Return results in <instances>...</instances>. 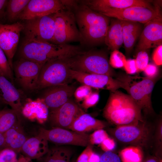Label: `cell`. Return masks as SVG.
<instances>
[{
    "instance_id": "obj_33",
    "label": "cell",
    "mask_w": 162,
    "mask_h": 162,
    "mask_svg": "<svg viewBox=\"0 0 162 162\" xmlns=\"http://www.w3.org/2000/svg\"><path fill=\"white\" fill-rule=\"evenodd\" d=\"M109 136L106 132L103 129L96 130L89 135V145H100L104 140Z\"/></svg>"
},
{
    "instance_id": "obj_36",
    "label": "cell",
    "mask_w": 162,
    "mask_h": 162,
    "mask_svg": "<svg viewBox=\"0 0 162 162\" xmlns=\"http://www.w3.org/2000/svg\"><path fill=\"white\" fill-rule=\"evenodd\" d=\"M92 88L85 85L76 88L74 95L78 102L82 101L92 92Z\"/></svg>"
},
{
    "instance_id": "obj_42",
    "label": "cell",
    "mask_w": 162,
    "mask_h": 162,
    "mask_svg": "<svg viewBox=\"0 0 162 162\" xmlns=\"http://www.w3.org/2000/svg\"><path fill=\"white\" fill-rule=\"evenodd\" d=\"M143 71L146 77L154 79L158 74V70L155 65L150 64L147 65Z\"/></svg>"
},
{
    "instance_id": "obj_41",
    "label": "cell",
    "mask_w": 162,
    "mask_h": 162,
    "mask_svg": "<svg viewBox=\"0 0 162 162\" xmlns=\"http://www.w3.org/2000/svg\"><path fill=\"white\" fill-rule=\"evenodd\" d=\"M100 145L102 149L106 152L111 151L114 149L116 144L114 139L109 136L104 140Z\"/></svg>"
},
{
    "instance_id": "obj_5",
    "label": "cell",
    "mask_w": 162,
    "mask_h": 162,
    "mask_svg": "<svg viewBox=\"0 0 162 162\" xmlns=\"http://www.w3.org/2000/svg\"><path fill=\"white\" fill-rule=\"evenodd\" d=\"M68 62L70 69L76 71L111 76L115 74L106 55L102 52L82 51L69 58Z\"/></svg>"
},
{
    "instance_id": "obj_35",
    "label": "cell",
    "mask_w": 162,
    "mask_h": 162,
    "mask_svg": "<svg viewBox=\"0 0 162 162\" xmlns=\"http://www.w3.org/2000/svg\"><path fill=\"white\" fill-rule=\"evenodd\" d=\"M17 153L13 150L4 148L0 150V162H17Z\"/></svg>"
},
{
    "instance_id": "obj_21",
    "label": "cell",
    "mask_w": 162,
    "mask_h": 162,
    "mask_svg": "<svg viewBox=\"0 0 162 162\" xmlns=\"http://www.w3.org/2000/svg\"><path fill=\"white\" fill-rule=\"evenodd\" d=\"M48 142L44 137L38 134L36 136L28 138L20 152L31 160L39 159L49 151Z\"/></svg>"
},
{
    "instance_id": "obj_34",
    "label": "cell",
    "mask_w": 162,
    "mask_h": 162,
    "mask_svg": "<svg viewBox=\"0 0 162 162\" xmlns=\"http://www.w3.org/2000/svg\"><path fill=\"white\" fill-rule=\"evenodd\" d=\"M135 60L139 72L143 71L148 64L149 61L148 56L146 50L138 52Z\"/></svg>"
},
{
    "instance_id": "obj_25",
    "label": "cell",
    "mask_w": 162,
    "mask_h": 162,
    "mask_svg": "<svg viewBox=\"0 0 162 162\" xmlns=\"http://www.w3.org/2000/svg\"><path fill=\"white\" fill-rule=\"evenodd\" d=\"M106 126V124L103 121L95 118L84 112L76 118L69 129L78 132L86 133L103 129Z\"/></svg>"
},
{
    "instance_id": "obj_29",
    "label": "cell",
    "mask_w": 162,
    "mask_h": 162,
    "mask_svg": "<svg viewBox=\"0 0 162 162\" xmlns=\"http://www.w3.org/2000/svg\"><path fill=\"white\" fill-rule=\"evenodd\" d=\"M30 0H8L6 11V19L10 22L18 19Z\"/></svg>"
},
{
    "instance_id": "obj_47",
    "label": "cell",
    "mask_w": 162,
    "mask_h": 162,
    "mask_svg": "<svg viewBox=\"0 0 162 162\" xmlns=\"http://www.w3.org/2000/svg\"><path fill=\"white\" fill-rule=\"evenodd\" d=\"M17 162H33L32 160L27 158L22 154H20Z\"/></svg>"
},
{
    "instance_id": "obj_2",
    "label": "cell",
    "mask_w": 162,
    "mask_h": 162,
    "mask_svg": "<svg viewBox=\"0 0 162 162\" xmlns=\"http://www.w3.org/2000/svg\"><path fill=\"white\" fill-rule=\"evenodd\" d=\"M141 111L130 95L116 90L111 91L103 115L108 121L116 126L135 125L144 121Z\"/></svg>"
},
{
    "instance_id": "obj_31",
    "label": "cell",
    "mask_w": 162,
    "mask_h": 162,
    "mask_svg": "<svg viewBox=\"0 0 162 162\" xmlns=\"http://www.w3.org/2000/svg\"><path fill=\"white\" fill-rule=\"evenodd\" d=\"M12 70L6 55L0 48V73L13 84L14 78Z\"/></svg>"
},
{
    "instance_id": "obj_44",
    "label": "cell",
    "mask_w": 162,
    "mask_h": 162,
    "mask_svg": "<svg viewBox=\"0 0 162 162\" xmlns=\"http://www.w3.org/2000/svg\"><path fill=\"white\" fill-rule=\"evenodd\" d=\"M8 2V0H0V23L6 19V11Z\"/></svg>"
},
{
    "instance_id": "obj_6",
    "label": "cell",
    "mask_w": 162,
    "mask_h": 162,
    "mask_svg": "<svg viewBox=\"0 0 162 162\" xmlns=\"http://www.w3.org/2000/svg\"><path fill=\"white\" fill-rule=\"evenodd\" d=\"M69 58H57L46 62L41 70L36 90L68 84L71 79Z\"/></svg>"
},
{
    "instance_id": "obj_30",
    "label": "cell",
    "mask_w": 162,
    "mask_h": 162,
    "mask_svg": "<svg viewBox=\"0 0 162 162\" xmlns=\"http://www.w3.org/2000/svg\"><path fill=\"white\" fill-rule=\"evenodd\" d=\"M122 162H142L143 154L142 148L131 145L122 149L120 153Z\"/></svg>"
},
{
    "instance_id": "obj_7",
    "label": "cell",
    "mask_w": 162,
    "mask_h": 162,
    "mask_svg": "<svg viewBox=\"0 0 162 162\" xmlns=\"http://www.w3.org/2000/svg\"><path fill=\"white\" fill-rule=\"evenodd\" d=\"M54 33L52 43L68 44L72 42L83 43V39L77 26L75 14L69 9L60 10L54 14Z\"/></svg>"
},
{
    "instance_id": "obj_15",
    "label": "cell",
    "mask_w": 162,
    "mask_h": 162,
    "mask_svg": "<svg viewBox=\"0 0 162 162\" xmlns=\"http://www.w3.org/2000/svg\"><path fill=\"white\" fill-rule=\"evenodd\" d=\"M71 79L91 88L113 91L121 88L120 82L116 79L106 75L91 74L70 69Z\"/></svg>"
},
{
    "instance_id": "obj_46",
    "label": "cell",
    "mask_w": 162,
    "mask_h": 162,
    "mask_svg": "<svg viewBox=\"0 0 162 162\" xmlns=\"http://www.w3.org/2000/svg\"><path fill=\"white\" fill-rule=\"evenodd\" d=\"M100 157L94 151L91 154L88 162H100Z\"/></svg>"
},
{
    "instance_id": "obj_3",
    "label": "cell",
    "mask_w": 162,
    "mask_h": 162,
    "mask_svg": "<svg viewBox=\"0 0 162 162\" xmlns=\"http://www.w3.org/2000/svg\"><path fill=\"white\" fill-rule=\"evenodd\" d=\"M74 14L83 43L94 45L104 43L109 17L93 10L84 3Z\"/></svg>"
},
{
    "instance_id": "obj_26",
    "label": "cell",
    "mask_w": 162,
    "mask_h": 162,
    "mask_svg": "<svg viewBox=\"0 0 162 162\" xmlns=\"http://www.w3.org/2000/svg\"><path fill=\"white\" fill-rule=\"evenodd\" d=\"M18 122L3 134L4 148L11 149L17 153L20 152L22 146L28 139Z\"/></svg>"
},
{
    "instance_id": "obj_14",
    "label": "cell",
    "mask_w": 162,
    "mask_h": 162,
    "mask_svg": "<svg viewBox=\"0 0 162 162\" xmlns=\"http://www.w3.org/2000/svg\"><path fill=\"white\" fill-rule=\"evenodd\" d=\"M66 0H30L18 19L28 20L67 9Z\"/></svg>"
},
{
    "instance_id": "obj_48",
    "label": "cell",
    "mask_w": 162,
    "mask_h": 162,
    "mask_svg": "<svg viewBox=\"0 0 162 162\" xmlns=\"http://www.w3.org/2000/svg\"><path fill=\"white\" fill-rule=\"evenodd\" d=\"M142 162H162V161L156 157H151L147 158Z\"/></svg>"
},
{
    "instance_id": "obj_39",
    "label": "cell",
    "mask_w": 162,
    "mask_h": 162,
    "mask_svg": "<svg viewBox=\"0 0 162 162\" xmlns=\"http://www.w3.org/2000/svg\"><path fill=\"white\" fill-rule=\"evenodd\" d=\"M124 68L126 73L128 74H133L139 72L135 59L127 60Z\"/></svg>"
},
{
    "instance_id": "obj_12",
    "label": "cell",
    "mask_w": 162,
    "mask_h": 162,
    "mask_svg": "<svg viewBox=\"0 0 162 162\" xmlns=\"http://www.w3.org/2000/svg\"><path fill=\"white\" fill-rule=\"evenodd\" d=\"M39 134L48 141L58 145H68L86 147L89 145L88 134L60 128L51 129L41 128Z\"/></svg>"
},
{
    "instance_id": "obj_8",
    "label": "cell",
    "mask_w": 162,
    "mask_h": 162,
    "mask_svg": "<svg viewBox=\"0 0 162 162\" xmlns=\"http://www.w3.org/2000/svg\"><path fill=\"white\" fill-rule=\"evenodd\" d=\"M113 134L120 142L142 148L147 146L151 136L149 128L144 121L135 125L116 126L113 130Z\"/></svg>"
},
{
    "instance_id": "obj_27",
    "label": "cell",
    "mask_w": 162,
    "mask_h": 162,
    "mask_svg": "<svg viewBox=\"0 0 162 162\" xmlns=\"http://www.w3.org/2000/svg\"><path fill=\"white\" fill-rule=\"evenodd\" d=\"M71 150L64 146H57L49 149L47 152L39 159L42 162H70Z\"/></svg>"
},
{
    "instance_id": "obj_1",
    "label": "cell",
    "mask_w": 162,
    "mask_h": 162,
    "mask_svg": "<svg viewBox=\"0 0 162 162\" xmlns=\"http://www.w3.org/2000/svg\"><path fill=\"white\" fill-rule=\"evenodd\" d=\"M82 51L77 46L57 44L25 36L20 47L19 54L20 58L45 64L54 59L69 58Z\"/></svg>"
},
{
    "instance_id": "obj_32",
    "label": "cell",
    "mask_w": 162,
    "mask_h": 162,
    "mask_svg": "<svg viewBox=\"0 0 162 162\" xmlns=\"http://www.w3.org/2000/svg\"><path fill=\"white\" fill-rule=\"evenodd\" d=\"M126 61L124 55L118 50H116L111 53L109 63L111 67L119 68L124 67Z\"/></svg>"
},
{
    "instance_id": "obj_40",
    "label": "cell",
    "mask_w": 162,
    "mask_h": 162,
    "mask_svg": "<svg viewBox=\"0 0 162 162\" xmlns=\"http://www.w3.org/2000/svg\"><path fill=\"white\" fill-rule=\"evenodd\" d=\"M93 152L92 145H88L79 155L76 162H88L90 156Z\"/></svg>"
},
{
    "instance_id": "obj_17",
    "label": "cell",
    "mask_w": 162,
    "mask_h": 162,
    "mask_svg": "<svg viewBox=\"0 0 162 162\" xmlns=\"http://www.w3.org/2000/svg\"><path fill=\"white\" fill-rule=\"evenodd\" d=\"M84 112L73 100L70 99L58 109L51 111L49 117L55 127L69 129L74 120Z\"/></svg>"
},
{
    "instance_id": "obj_22",
    "label": "cell",
    "mask_w": 162,
    "mask_h": 162,
    "mask_svg": "<svg viewBox=\"0 0 162 162\" xmlns=\"http://www.w3.org/2000/svg\"><path fill=\"white\" fill-rule=\"evenodd\" d=\"M49 109L41 98L28 101L23 106L21 114L28 119L40 124L46 122L49 116Z\"/></svg>"
},
{
    "instance_id": "obj_13",
    "label": "cell",
    "mask_w": 162,
    "mask_h": 162,
    "mask_svg": "<svg viewBox=\"0 0 162 162\" xmlns=\"http://www.w3.org/2000/svg\"><path fill=\"white\" fill-rule=\"evenodd\" d=\"M24 29L23 23L19 22L12 24L0 23V48L6 55L12 70L13 59L17 50L20 32Z\"/></svg>"
},
{
    "instance_id": "obj_18",
    "label": "cell",
    "mask_w": 162,
    "mask_h": 162,
    "mask_svg": "<svg viewBox=\"0 0 162 162\" xmlns=\"http://www.w3.org/2000/svg\"><path fill=\"white\" fill-rule=\"evenodd\" d=\"M75 87L68 84L46 88L41 98L51 111L58 109L68 101L74 95Z\"/></svg>"
},
{
    "instance_id": "obj_24",
    "label": "cell",
    "mask_w": 162,
    "mask_h": 162,
    "mask_svg": "<svg viewBox=\"0 0 162 162\" xmlns=\"http://www.w3.org/2000/svg\"><path fill=\"white\" fill-rule=\"evenodd\" d=\"M123 21V42L126 53L127 55L131 52L136 41L140 36L143 28L142 24L139 22Z\"/></svg>"
},
{
    "instance_id": "obj_38",
    "label": "cell",
    "mask_w": 162,
    "mask_h": 162,
    "mask_svg": "<svg viewBox=\"0 0 162 162\" xmlns=\"http://www.w3.org/2000/svg\"><path fill=\"white\" fill-rule=\"evenodd\" d=\"M100 162H121L119 157L111 151L105 152L100 158Z\"/></svg>"
},
{
    "instance_id": "obj_10",
    "label": "cell",
    "mask_w": 162,
    "mask_h": 162,
    "mask_svg": "<svg viewBox=\"0 0 162 162\" xmlns=\"http://www.w3.org/2000/svg\"><path fill=\"white\" fill-rule=\"evenodd\" d=\"M101 14L109 17L141 24H146L150 20L162 16L160 8L156 4L153 8L134 6L111 10Z\"/></svg>"
},
{
    "instance_id": "obj_43",
    "label": "cell",
    "mask_w": 162,
    "mask_h": 162,
    "mask_svg": "<svg viewBox=\"0 0 162 162\" xmlns=\"http://www.w3.org/2000/svg\"><path fill=\"white\" fill-rule=\"evenodd\" d=\"M162 45L156 47L154 50L152 56V59L157 65L162 64Z\"/></svg>"
},
{
    "instance_id": "obj_16",
    "label": "cell",
    "mask_w": 162,
    "mask_h": 162,
    "mask_svg": "<svg viewBox=\"0 0 162 162\" xmlns=\"http://www.w3.org/2000/svg\"><path fill=\"white\" fill-rule=\"evenodd\" d=\"M162 45V16L145 24L140 36L136 52L156 47Z\"/></svg>"
},
{
    "instance_id": "obj_28",
    "label": "cell",
    "mask_w": 162,
    "mask_h": 162,
    "mask_svg": "<svg viewBox=\"0 0 162 162\" xmlns=\"http://www.w3.org/2000/svg\"><path fill=\"white\" fill-rule=\"evenodd\" d=\"M20 115L12 109L0 110V133L3 134L18 122Z\"/></svg>"
},
{
    "instance_id": "obj_23",
    "label": "cell",
    "mask_w": 162,
    "mask_h": 162,
    "mask_svg": "<svg viewBox=\"0 0 162 162\" xmlns=\"http://www.w3.org/2000/svg\"><path fill=\"white\" fill-rule=\"evenodd\" d=\"M122 20L113 18L111 20L104 40V43L112 51L118 50L123 42Z\"/></svg>"
},
{
    "instance_id": "obj_9",
    "label": "cell",
    "mask_w": 162,
    "mask_h": 162,
    "mask_svg": "<svg viewBox=\"0 0 162 162\" xmlns=\"http://www.w3.org/2000/svg\"><path fill=\"white\" fill-rule=\"evenodd\" d=\"M54 14L26 20L23 23L25 36L52 43L55 30Z\"/></svg>"
},
{
    "instance_id": "obj_49",
    "label": "cell",
    "mask_w": 162,
    "mask_h": 162,
    "mask_svg": "<svg viewBox=\"0 0 162 162\" xmlns=\"http://www.w3.org/2000/svg\"><path fill=\"white\" fill-rule=\"evenodd\" d=\"M4 140L3 134L0 133V150L4 148Z\"/></svg>"
},
{
    "instance_id": "obj_11",
    "label": "cell",
    "mask_w": 162,
    "mask_h": 162,
    "mask_svg": "<svg viewBox=\"0 0 162 162\" xmlns=\"http://www.w3.org/2000/svg\"><path fill=\"white\" fill-rule=\"evenodd\" d=\"M44 64L22 58L13 63L16 78L24 89L36 90L39 75Z\"/></svg>"
},
{
    "instance_id": "obj_4",
    "label": "cell",
    "mask_w": 162,
    "mask_h": 162,
    "mask_svg": "<svg viewBox=\"0 0 162 162\" xmlns=\"http://www.w3.org/2000/svg\"><path fill=\"white\" fill-rule=\"evenodd\" d=\"M116 79L142 110L147 114L153 112L151 95L155 84L154 79L124 74Z\"/></svg>"
},
{
    "instance_id": "obj_37",
    "label": "cell",
    "mask_w": 162,
    "mask_h": 162,
    "mask_svg": "<svg viewBox=\"0 0 162 162\" xmlns=\"http://www.w3.org/2000/svg\"><path fill=\"white\" fill-rule=\"evenodd\" d=\"M99 95L98 92H92L83 101L82 106L85 110L95 105L98 102Z\"/></svg>"
},
{
    "instance_id": "obj_50",
    "label": "cell",
    "mask_w": 162,
    "mask_h": 162,
    "mask_svg": "<svg viewBox=\"0 0 162 162\" xmlns=\"http://www.w3.org/2000/svg\"><path fill=\"white\" fill-rule=\"evenodd\" d=\"M3 103L2 102V101L0 98V104H1V103Z\"/></svg>"
},
{
    "instance_id": "obj_20",
    "label": "cell",
    "mask_w": 162,
    "mask_h": 162,
    "mask_svg": "<svg viewBox=\"0 0 162 162\" xmlns=\"http://www.w3.org/2000/svg\"><path fill=\"white\" fill-rule=\"evenodd\" d=\"M0 98L3 103L9 105L19 114H21L23 106L20 92L13 84L0 73Z\"/></svg>"
},
{
    "instance_id": "obj_19",
    "label": "cell",
    "mask_w": 162,
    "mask_h": 162,
    "mask_svg": "<svg viewBox=\"0 0 162 162\" xmlns=\"http://www.w3.org/2000/svg\"><path fill=\"white\" fill-rule=\"evenodd\" d=\"M152 2L144 0H91L84 1V4L93 10L101 14L111 10L134 6L153 8L151 4Z\"/></svg>"
},
{
    "instance_id": "obj_45",
    "label": "cell",
    "mask_w": 162,
    "mask_h": 162,
    "mask_svg": "<svg viewBox=\"0 0 162 162\" xmlns=\"http://www.w3.org/2000/svg\"><path fill=\"white\" fill-rule=\"evenodd\" d=\"M162 122H160L157 128V135H156V141L157 145L158 147L161 148L162 147Z\"/></svg>"
}]
</instances>
